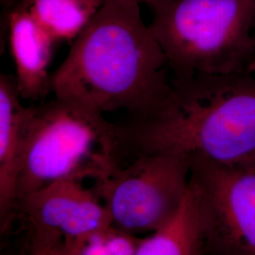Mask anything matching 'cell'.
Masks as SVG:
<instances>
[{"label": "cell", "mask_w": 255, "mask_h": 255, "mask_svg": "<svg viewBox=\"0 0 255 255\" xmlns=\"http://www.w3.org/2000/svg\"><path fill=\"white\" fill-rule=\"evenodd\" d=\"M139 0H105L51 76L55 98L101 114L149 116L171 89L164 51Z\"/></svg>", "instance_id": "cell-1"}, {"label": "cell", "mask_w": 255, "mask_h": 255, "mask_svg": "<svg viewBox=\"0 0 255 255\" xmlns=\"http://www.w3.org/2000/svg\"><path fill=\"white\" fill-rule=\"evenodd\" d=\"M119 131L127 157L169 152L228 165L255 163V72L171 77L161 105Z\"/></svg>", "instance_id": "cell-2"}, {"label": "cell", "mask_w": 255, "mask_h": 255, "mask_svg": "<svg viewBox=\"0 0 255 255\" xmlns=\"http://www.w3.org/2000/svg\"><path fill=\"white\" fill-rule=\"evenodd\" d=\"M171 77L250 71L255 0H145Z\"/></svg>", "instance_id": "cell-3"}, {"label": "cell", "mask_w": 255, "mask_h": 255, "mask_svg": "<svg viewBox=\"0 0 255 255\" xmlns=\"http://www.w3.org/2000/svg\"><path fill=\"white\" fill-rule=\"evenodd\" d=\"M124 159L119 125L99 112L55 98L33 109L16 200L62 180L96 181Z\"/></svg>", "instance_id": "cell-4"}, {"label": "cell", "mask_w": 255, "mask_h": 255, "mask_svg": "<svg viewBox=\"0 0 255 255\" xmlns=\"http://www.w3.org/2000/svg\"><path fill=\"white\" fill-rule=\"evenodd\" d=\"M96 180L113 225L131 235L153 233L178 208L190 179L187 155L140 153Z\"/></svg>", "instance_id": "cell-5"}, {"label": "cell", "mask_w": 255, "mask_h": 255, "mask_svg": "<svg viewBox=\"0 0 255 255\" xmlns=\"http://www.w3.org/2000/svg\"><path fill=\"white\" fill-rule=\"evenodd\" d=\"M207 220L206 255H255V163L221 164L189 156Z\"/></svg>", "instance_id": "cell-6"}, {"label": "cell", "mask_w": 255, "mask_h": 255, "mask_svg": "<svg viewBox=\"0 0 255 255\" xmlns=\"http://www.w3.org/2000/svg\"><path fill=\"white\" fill-rule=\"evenodd\" d=\"M82 182L58 181L16 200L11 222L15 218L22 221L31 255H63L77 238L113 225L97 192Z\"/></svg>", "instance_id": "cell-7"}, {"label": "cell", "mask_w": 255, "mask_h": 255, "mask_svg": "<svg viewBox=\"0 0 255 255\" xmlns=\"http://www.w3.org/2000/svg\"><path fill=\"white\" fill-rule=\"evenodd\" d=\"M34 107L23 104L15 77H0V227L9 229Z\"/></svg>", "instance_id": "cell-8"}, {"label": "cell", "mask_w": 255, "mask_h": 255, "mask_svg": "<svg viewBox=\"0 0 255 255\" xmlns=\"http://www.w3.org/2000/svg\"><path fill=\"white\" fill-rule=\"evenodd\" d=\"M8 26L19 94L26 101L43 99L51 92L48 67L56 41L23 7L9 9Z\"/></svg>", "instance_id": "cell-9"}, {"label": "cell", "mask_w": 255, "mask_h": 255, "mask_svg": "<svg viewBox=\"0 0 255 255\" xmlns=\"http://www.w3.org/2000/svg\"><path fill=\"white\" fill-rule=\"evenodd\" d=\"M207 220L201 189L190 176L178 208L164 224L141 238L136 255H203Z\"/></svg>", "instance_id": "cell-10"}, {"label": "cell", "mask_w": 255, "mask_h": 255, "mask_svg": "<svg viewBox=\"0 0 255 255\" xmlns=\"http://www.w3.org/2000/svg\"><path fill=\"white\" fill-rule=\"evenodd\" d=\"M104 2L105 0H22L14 7L26 8L55 41H74Z\"/></svg>", "instance_id": "cell-11"}, {"label": "cell", "mask_w": 255, "mask_h": 255, "mask_svg": "<svg viewBox=\"0 0 255 255\" xmlns=\"http://www.w3.org/2000/svg\"><path fill=\"white\" fill-rule=\"evenodd\" d=\"M141 238L114 225L94 230L77 238L63 255H136Z\"/></svg>", "instance_id": "cell-12"}, {"label": "cell", "mask_w": 255, "mask_h": 255, "mask_svg": "<svg viewBox=\"0 0 255 255\" xmlns=\"http://www.w3.org/2000/svg\"><path fill=\"white\" fill-rule=\"evenodd\" d=\"M8 1V4H9V7L10 8H12V7H14L15 5H17L19 2H21L22 0H7ZM141 3H143L145 0H139Z\"/></svg>", "instance_id": "cell-13"}, {"label": "cell", "mask_w": 255, "mask_h": 255, "mask_svg": "<svg viewBox=\"0 0 255 255\" xmlns=\"http://www.w3.org/2000/svg\"><path fill=\"white\" fill-rule=\"evenodd\" d=\"M250 72H255V61L254 64L252 65V67H251V70H250Z\"/></svg>", "instance_id": "cell-14"}]
</instances>
